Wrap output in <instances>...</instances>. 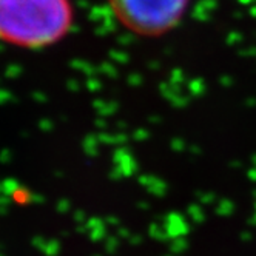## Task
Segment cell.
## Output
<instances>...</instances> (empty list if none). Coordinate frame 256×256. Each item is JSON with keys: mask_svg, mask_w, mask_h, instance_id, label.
<instances>
[{"mask_svg": "<svg viewBox=\"0 0 256 256\" xmlns=\"http://www.w3.org/2000/svg\"><path fill=\"white\" fill-rule=\"evenodd\" d=\"M74 23L71 0H0V42L40 50L60 42Z\"/></svg>", "mask_w": 256, "mask_h": 256, "instance_id": "obj_1", "label": "cell"}, {"mask_svg": "<svg viewBox=\"0 0 256 256\" xmlns=\"http://www.w3.org/2000/svg\"><path fill=\"white\" fill-rule=\"evenodd\" d=\"M116 20L142 37L164 36L181 23L190 0H107Z\"/></svg>", "mask_w": 256, "mask_h": 256, "instance_id": "obj_2", "label": "cell"}]
</instances>
